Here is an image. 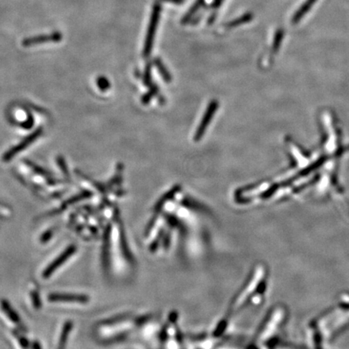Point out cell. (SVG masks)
Instances as JSON below:
<instances>
[{
	"label": "cell",
	"instance_id": "ba28073f",
	"mask_svg": "<svg viewBox=\"0 0 349 349\" xmlns=\"http://www.w3.org/2000/svg\"><path fill=\"white\" fill-rule=\"evenodd\" d=\"M76 246L75 245L69 246L62 254L59 256L55 261H53L51 265L47 267L43 272V277L44 279L48 278L53 273H55L57 269H59L70 257H72L76 252Z\"/></svg>",
	"mask_w": 349,
	"mask_h": 349
},
{
	"label": "cell",
	"instance_id": "4316f807",
	"mask_svg": "<svg viewBox=\"0 0 349 349\" xmlns=\"http://www.w3.org/2000/svg\"><path fill=\"white\" fill-rule=\"evenodd\" d=\"M347 151H349V145L348 146H347V147L344 148V149H342L339 151V152H338V156H340V155H342V154L344 153V152H347Z\"/></svg>",
	"mask_w": 349,
	"mask_h": 349
},
{
	"label": "cell",
	"instance_id": "9a60e30c",
	"mask_svg": "<svg viewBox=\"0 0 349 349\" xmlns=\"http://www.w3.org/2000/svg\"><path fill=\"white\" fill-rule=\"evenodd\" d=\"M2 307L3 310L5 311V313L8 315V318H9L12 321L14 322L16 324H20V318H19L17 314L12 309V307H10V305H9L7 302H3Z\"/></svg>",
	"mask_w": 349,
	"mask_h": 349
},
{
	"label": "cell",
	"instance_id": "7a4b0ae2",
	"mask_svg": "<svg viewBox=\"0 0 349 349\" xmlns=\"http://www.w3.org/2000/svg\"><path fill=\"white\" fill-rule=\"evenodd\" d=\"M269 275V269L266 265L264 264L255 265L244 284L233 297L223 318L230 322L232 316L238 315L246 308L261 305L266 293Z\"/></svg>",
	"mask_w": 349,
	"mask_h": 349
},
{
	"label": "cell",
	"instance_id": "8992f818",
	"mask_svg": "<svg viewBox=\"0 0 349 349\" xmlns=\"http://www.w3.org/2000/svg\"><path fill=\"white\" fill-rule=\"evenodd\" d=\"M41 133H42V128H37L35 131L32 132L29 135L27 136L25 138L20 141V143L11 148L9 151L4 154V156H3V160L5 162L12 160V158H14L17 154L22 152L31 144L33 143V141H36L41 135Z\"/></svg>",
	"mask_w": 349,
	"mask_h": 349
},
{
	"label": "cell",
	"instance_id": "277c9868",
	"mask_svg": "<svg viewBox=\"0 0 349 349\" xmlns=\"http://www.w3.org/2000/svg\"><path fill=\"white\" fill-rule=\"evenodd\" d=\"M158 342L164 348L184 347V337L178 325V315L172 312L162 322Z\"/></svg>",
	"mask_w": 349,
	"mask_h": 349
},
{
	"label": "cell",
	"instance_id": "7402d4cb",
	"mask_svg": "<svg viewBox=\"0 0 349 349\" xmlns=\"http://www.w3.org/2000/svg\"><path fill=\"white\" fill-rule=\"evenodd\" d=\"M58 164L60 166L61 169L63 170L65 175L68 176V171H67V165L65 164L64 160L62 158H59V160H58Z\"/></svg>",
	"mask_w": 349,
	"mask_h": 349
},
{
	"label": "cell",
	"instance_id": "484cf974",
	"mask_svg": "<svg viewBox=\"0 0 349 349\" xmlns=\"http://www.w3.org/2000/svg\"><path fill=\"white\" fill-rule=\"evenodd\" d=\"M163 2L172 3V4H180L184 3V0H161Z\"/></svg>",
	"mask_w": 349,
	"mask_h": 349
},
{
	"label": "cell",
	"instance_id": "3957f363",
	"mask_svg": "<svg viewBox=\"0 0 349 349\" xmlns=\"http://www.w3.org/2000/svg\"><path fill=\"white\" fill-rule=\"evenodd\" d=\"M289 319V310L284 305L273 307L255 334L251 347L271 348L283 343L284 331Z\"/></svg>",
	"mask_w": 349,
	"mask_h": 349
},
{
	"label": "cell",
	"instance_id": "cb8c5ba5",
	"mask_svg": "<svg viewBox=\"0 0 349 349\" xmlns=\"http://www.w3.org/2000/svg\"><path fill=\"white\" fill-rule=\"evenodd\" d=\"M32 299H33V303H34L35 307H36V308L40 307V302L38 297V294H37V293L32 294Z\"/></svg>",
	"mask_w": 349,
	"mask_h": 349
},
{
	"label": "cell",
	"instance_id": "603a6c76",
	"mask_svg": "<svg viewBox=\"0 0 349 349\" xmlns=\"http://www.w3.org/2000/svg\"><path fill=\"white\" fill-rule=\"evenodd\" d=\"M52 235L53 230H48L45 234H43L42 237H41V241L43 242H46Z\"/></svg>",
	"mask_w": 349,
	"mask_h": 349
},
{
	"label": "cell",
	"instance_id": "6da1fadb",
	"mask_svg": "<svg viewBox=\"0 0 349 349\" xmlns=\"http://www.w3.org/2000/svg\"><path fill=\"white\" fill-rule=\"evenodd\" d=\"M205 213L180 187L172 188L158 202L146 229V235H152L149 250L167 254L176 249L184 239V234L199 233L203 229Z\"/></svg>",
	"mask_w": 349,
	"mask_h": 349
},
{
	"label": "cell",
	"instance_id": "5b68a950",
	"mask_svg": "<svg viewBox=\"0 0 349 349\" xmlns=\"http://www.w3.org/2000/svg\"><path fill=\"white\" fill-rule=\"evenodd\" d=\"M160 12H161V6L159 3H156L154 4L153 9H152L147 33L145 36V46H144L143 51V55L145 57L149 56L152 54L154 39H155V36L156 34L158 24L160 22Z\"/></svg>",
	"mask_w": 349,
	"mask_h": 349
},
{
	"label": "cell",
	"instance_id": "ffe728a7",
	"mask_svg": "<svg viewBox=\"0 0 349 349\" xmlns=\"http://www.w3.org/2000/svg\"><path fill=\"white\" fill-rule=\"evenodd\" d=\"M143 81L144 83H145L146 86H149V87L152 86V67H151V65L149 64H148L147 67L145 68Z\"/></svg>",
	"mask_w": 349,
	"mask_h": 349
},
{
	"label": "cell",
	"instance_id": "52a82bcc",
	"mask_svg": "<svg viewBox=\"0 0 349 349\" xmlns=\"http://www.w3.org/2000/svg\"><path fill=\"white\" fill-rule=\"evenodd\" d=\"M218 108V101H212L210 102L208 108L206 109L204 116H203V118H202V121H201L200 125H199L197 129H196V133H195V136H194V139H195V141H197L202 139V137L204 135L206 129L208 128L209 125H210V121L213 119V117H214V114L216 113Z\"/></svg>",
	"mask_w": 349,
	"mask_h": 349
},
{
	"label": "cell",
	"instance_id": "d6986e66",
	"mask_svg": "<svg viewBox=\"0 0 349 349\" xmlns=\"http://www.w3.org/2000/svg\"><path fill=\"white\" fill-rule=\"evenodd\" d=\"M158 92H159V89H158L157 86H156V85L152 84V86L149 87V91L144 95L141 101H142L143 104L146 105L155 95H157Z\"/></svg>",
	"mask_w": 349,
	"mask_h": 349
},
{
	"label": "cell",
	"instance_id": "9c48e42d",
	"mask_svg": "<svg viewBox=\"0 0 349 349\" xmlns=\"http://www.w3.org/2000/svg\"><path fill=\"white\" fill-rule=\"evenodd\" d=\"M62 37L63 36L59 32H54L52 34L39 35V36L24 39V41H23V45L25 47H29L36 45V44H42V43L59 42L62 40Z\"/></svg>",
	"mask_w": 349,
	"mask_h": 349
},
{
	"label": "cell",
	"instance_id": "5bb4252c",
	"mask_svg": "<svg viewBox=\"0 0 349 349\" xmlns=\"http://www.w3.org/2000/svg\"><path fill=\"white\" fill-rule=\"evenodd\" d=\"M155 65L157 67L158 71L160 73V75H162L164 81H166V82H171L172 76L170 75V73L168 72L163 62L160 59H156L155 60Z\"/></svg>",
	"mask_w": 349,
	"mask_h": 349
},
{
	"label": "cell",
	"instance_id": "2e32d148",
	"mask_svg": "<svg viewBox=\"0 0 349 349\" xmlns=\"http://www.w3.org/2000/svg\"><path fill=\"white\" fill-rule=\"evenodd\" d=\"M73 323L71 322H67L63 327V332L61 334L60 340H59V347H63L66 344L67 338H68L69 334L71 332V330L72 329Z\"/></svg>",
	"mask_w": 349,
	"mask_h": 349
},
{
	"label": "cell",
	"instance_id": "4fadbf2b",
	"mask_svg": "<svg viewBox=\"0 0 349 349\" xmlns=\"http://www.w3.org/2000/svg\"><path fill=\"white\" fill-rule=\"evenodd\" d=\"M253 15L252 13H246V14L242 15L239 18H237L236 20L230 21L227 24V28H235V27L239 26L241 24H246V23L250 22L251 20H253Z\"/></svg>",
	"mask_w": 349,
	"mask_h": 349
},
{
	"label": "cell",
	"instance_id": "e0dca14e",
	"mask_svg": "<svg viewBox=\"0 0 349 349\" xmlns=\"http://www.w3.org/2000/svg\"><path fill=\"white\" fill-rule=\"evenodd\" d=\"M283 36H284V31L282 29H279L276 32V35L274 36V40H273V53L276 54L278 51L281 45V41H282Z\"/></svg>",
	"mask_w": 349,
	"mask_h": 349
},
{
	"label": "cell",
	"instance_id": "7c38bea8",
	"mask_svg": "<svg viewBox=\"0 0 349 349\" xmlns=\"http://www.w3.org/2000/svg\"><path fill=\"white\" fill-rule=\"evenodd\" d=\"M205 0H196L195 4L191 7L189 11H188L187 13H186L185 16L183 17V20H182V23H187L192 18V16L196 14V12H197L201 8H202V5L204 4Z\"/></svg>",
	"mask_w": 349,
	"mask_h": 349
},
{
	"label": "cell",
	"instance_id": "ac0fdd59",
	"mask_svg": "<svg viewBox=\"0 0 349 349\" xmlns=\"http://www.w3.org/2000/svg\"><path fill=\"white\" fill-rule=\"evenodd\" d=\"M27 164L30 167L31 169H32L35 173L39 174L40 176H44V177H51V173L47 172L46 170L43 169L42 168L38 167V166L32 163V162L27 161Z\"/></svg>",
	"mask_w": 349,
	"mask_h": 349
},
{
	"label": "cell",
	"instance_id": "8fae6325",
	"mask_svg": "<svg viewBox=\"0 0 349 349\" xmlns=\"http://www.w3.org/2000/svg\"><path fill=\"white\" fill-rule=\"evenodd\" d=\"M317 0H307L304 4L302 5L301 8H299L298 10L296 12L293 16V24H297L300 20H302L303 16L307 14V12H309L310 9L312 8L315 3L316 2Z\"/></svg>",
	"mask_w": 349,
	"mask_h": 349
},
{
	"label": "cell",
	"instance_id": "d4e9b609",
	"mask_svg": "<svg viewBox=\"0 0 349 349\" xmlns=\"http://www.w3.org/2000/svg\"><path fill=\"white\" fill-rule=\"evenodd\" d=\"M223 2H224V0H214V2H213L212 5H211V8H214V9L220 8Z\"/></svg>",
	"mask_w": 349,
	"mask_h": 349
},
{
	"label": "cell",
	"instance_id": "44dd1931",
	"mask_svg": "<svg viewBox=\"0 0 349 349\" xmlns=\"http://www.w3.org/2000/svg\"><path fill=\"white\" fill-rule=\"evenodd\" d=\"M97 84L99 89L104 91H106L110 87L109 80L105 77H99V79H97Z\"/></svg>",
	"mask_w": 349,
	"mask_h": 349
},
{
	"label": "cell",
	"instance_id": "30bf717a",
	"mask_svg": "<svg viewBox=\"0 0 349 349\" xmlns=\"http://www.w3.org/2000/svg\"><path fill=\"white\" fill-rule=\"evenodd\" d=\"M51 302H67V303H85L89 301L86 295L71 294V293H52L48 296Z\"/></svg>",
	"mask_w": 349,
	"mask_h": 349
}]
</instances>
